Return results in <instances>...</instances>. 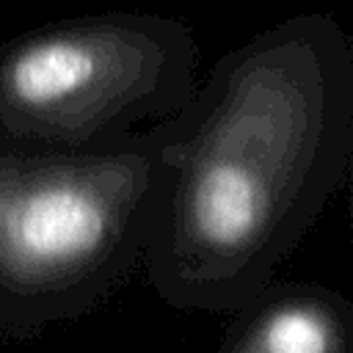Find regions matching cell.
I'll use <instances>...</instances> for the list:
<instances>
[{
	"instance_id": "6da1fadb",
	"label": "cell",
	"mask_w": 353,
	"mask_h": 353,
	"mask_svg": "<svg viewBox=\"0 0 353 353\" xmlns=\"http://www.w3.org/2000/svg\"><path fill=\"white\" fill-rule=\"evenodd\" d=\"M143 273L179 312L229 314L339 190L353 149V44L323 11L223 52L160 124Z\"/></svg>"
},
{
	"instance_id": "7a4b0ae2",
	"label": "cell",
	"mask_w": 353,
	"mask_h": 353,
	"mask_svg": "<svg viewBox=\"0 0 353 353\" xmlns=\"http://www.w3.org/2000/svg\"><path fill=\"white\" fill-rule=\"evenodd\" d=\"M163 132L108 149L0 152V345L72 323L143 270Z\"/></svg>"
},
{
	"instance_id": "3957f363",
	"label": "cell",
	"mask_w": 353,
	"mask_h": 353,
	"mask_svg": "<svg viewBox=\"0 0 353 353\" xmlns=\"http://www.w3.org/2000/svg\"><path fill=\"white\" fill-rule=\"evenodd\" d=\"M199 44L149 11L80 14L0 47V152H91L174 119L199 85Z\"/></svg>"
},
{
	"instance_id": "277c9868",
	"label": "cell",
	"mask_w": 353,
	"mask_h": 353,
	"mask_svg": "<svg viewBox=\"0 0 353 353\" xmlns=\"http://www.w3.org/2000/svg\"><path fill=\"white\" fill-rule=\"evenodd\" d=\"M218 353H353V303L317 281L270 279L229 312Z\"/></svg>"
}]
</instances>
